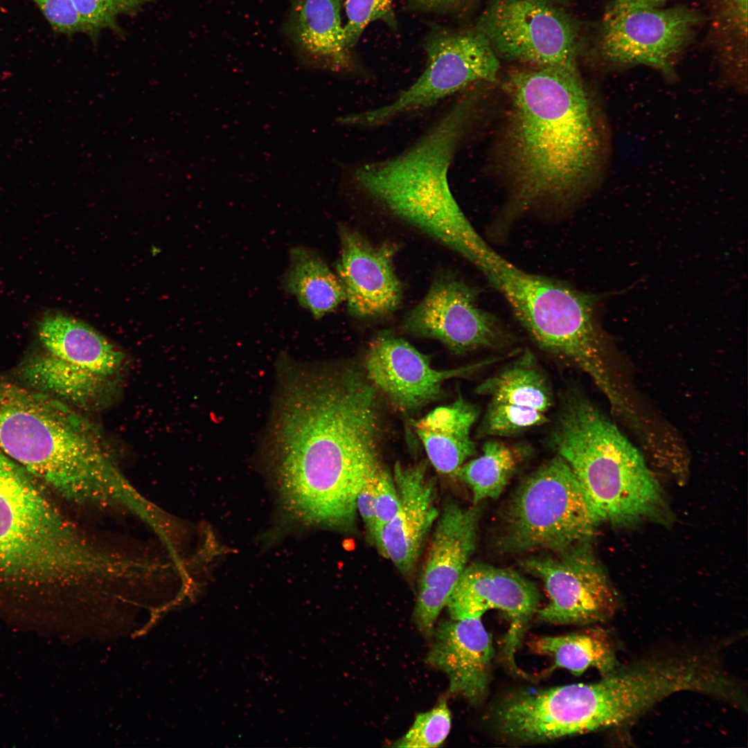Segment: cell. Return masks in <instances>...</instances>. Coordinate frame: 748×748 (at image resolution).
<instances>
[{"label":"cell","mask_w":748,"mask_h":748,"mask_svg":"<svg viewBox=\"0 0 748 748\" xmlns=\"http://www.w3.org/2000/svg\"><path fill=\"white\" fill-rule=\"evenodd\" d=\"M377 391L348 364L303 366L278 379L265 443L280 499L295 519L354 526L361 488L385 468Z\"/></svg>","instance_id":"1"},{"label":"cell","mask_w":748,"mask_h":748,"mask_svg":"<svg viewBox=\"0 0 748 748\" xmlns=\"http://www.w3.org/2000/svg\"><path fill=\"white\" fill-rule=\"evenodd\" d=\"M504 89L509 100L502 148L511 188L507 216L575 202L587 190L599 148L577 68L517 69Z\"/></svg>","instance_id":"2"},{"label":"cell","mask_w":748,"mask_h":748,"mask_svg":"<svg viewBox=\"0 0 748 748\" xmlns=\"http://www.w3.org/2000/svg\"><path fill=\"white\" fill-rule=\"evenodd\" d=\"M0 449L66 499L102 507L121 472L100 433L66 403L0 377Z\"/></svg>","instance_id":"3"},{"label":"cell","mask_w":748,"mask_h":748,"mask_svg":"<svg viewBox=\"0 0 748 748\" xmlns=\"http://www.w3.org/2000/svg\"><path fill=\"white\" fill-rule=\"evenodd\" d=\"M477 100L467 93L409 149L355 172L360 187L388 211L469 261L483 240L454 199L447 175Z\"/></svg>","instance_id":"4"},{"label":"cell","mask_w":748,"mask_h":748,"mask_svg":"<svg viewBox=\"0 0 748 748\" xmlns=\"http://www.w3.org/2000/svg\"><path fill=\"white\" fill-rule=\"evenodd\" d=\"M546 443L569 465L600 523L630 525L664 510L661 486L641 452L576 387L561 393Z\"/></svg>","instance_id":"5"},{"label":"cell","mask_w":748,"mask_h":748,"mask_svg":"<svg viewBox=\"0 0 748 748\" xmlns=\"http://www.w3.org/2000/svg\"><path fill=\"white\" fill-rule=\"evenodd\" d=\"M35 479L0 449V580L44 584L111 578L116 555L82 538Z\"/></svg>","instance_id":"6"},{"label":"cell","mask_w":748,"mask_h":748,"mask_svg":"<svg viewBox=\"0 0 748 748\" xmlns=\"http://www.w3.org/2000/svg\"><path fill=\"white\" fill-rule=\"evenodd\" d=\"M474 265L504 296L542 350L584 372L605 398L617 393L620 377L596 320L599 296L523 271L488 244Z\"/></svg>","instance_id":"7"},{"label":"cell","mask_w":748,"mask_h":748,"mask_svg":"<svg viewBox=\"0 0 748 748\" xmlns=\"http://www.w3.org/2000/svg\"><path fill=\"white\" fill-rule=\"evenodd\" d=\"M600 524L571 469L555 454L508 499L495 544L508 553H561L589 544Z\"/></svg>","instance_id":"8"},{"label":"cell","mask_w":748,"mask_h":748,"mask_svg":"<svg viewBox=\"0 0 748 748\" xmlns=\"http://www.w3.org/2000/svg\"><path fill=\"white\" fill-rule=\"evenodd\" d=\"M427 62L420 76L391 103L344 116L345 125L375 127L426 109L481 81L495 80L499 61L478 30L443 33L427 46Z\"/></svg>","instance_id":"9"},{"label":"cell","mask_w":748,"mask_h":748,"mask_svg":"<svg viewBox=\"0 0 748 748\" xmlns=\"http://www.w3.org/2000/svg\"><path fill=\"white\" fill-rule=\"evenodd\" d=\"M476 29L498 57L533 66L577 68L576 24L550 0H495Z\"/></svg>","instance_id":"10"},{"label":"cell","mask_w":748,"mask_h":748,"mask_svg":"<svg viewBox=\"0 0 748 748\" xmlns=\"http://www.w3.org/2000/svg\"><path fill=\"white\" fill-rule=\"evenodd\" d=\"M521 566L540 579L549 601L536 614L543 622L588 625L611 618L616 593L591 552L589 544L524 559Z\"/></svg>","instance_id":"11"},{"label":"cell","mask_w":748,"mask_h":748,"mask_svg":"<svg viewBox=\"0 0 748 748\" xmlns=\"http://www.w3.org/2000/svg\"><path fill=\"white\" fill-rule=\"evenodd\" d=\"M477 290L449 273L434 280L422 300L405 316L402 328L436 339L456 355L499 349L513 340L499 320L478 305Z\"/></svg>","instance_id":"12"},{"label":"cell","mask_w":748,"mask_h":748,"mask_svg":"<svg viewBox=\"0 0 748 748\" xmlns=\"http://www.w3.org/2000/svg\"><path fill=\"white\" fill-rule=\"evenodd\" d=\"M697 22V15L686 8L615 0L603 16L600 50L612 61L665 67L687 44Z\"/></svg>","instance_id":"13"},{"label":"cell","mask_w":748,"mask_h":748,"mask_svg":"<svg viewBox=\"0 0 748 748\" xmlns=\"http://www.w3.org/2000/svg\"><path fill=\"white\" fill-rule=\"evenodd\" d=\"M476 392L489 399L478 438L515 436L545 425L554 401L546 373L528 349L483 380Z\"/></svg>","instance_id":"14"},{"label":"cell","mask_w":748,"mask_h":748,"mask_svg":"<svg viewBox=\"0 0 748 748\" xmlns=\"http://www.w3.org/2000/svg\"><path fill=\"white\" fill-rule=\"evenodd\" d=\"M481 508H464L447 501L438 522L420 574L413 612L415 623L431 637L438 616L473 553Z\"/></svg>","instance_id":"15"},{"label":"cell","mask_w":748,"mask_h":748,"mask_svg":"<svg viewBox=\"0 0 748 748\" xmlns=\"http://www.w3.org/2000/svg\"><path fill=\"white\" fill-rule=\"evenodd\" d=\"M540 595L536 586L513 570L483 563L467 565L446 605L452 619L481 617L489 609L502 612L510 621L504 652L509 667L526 674L515 655L526 627L538 609Z\"/></svg>","instance_id":"16"},{"label":"cell","mask_w":748,"mask_h":748,"mask_svg":"<svg viewBox=\"0 0 748 748\" xmlns=\"http://www.w3.org/2000/svg\"><path fill=\"white\" fill-rule=\"evenodd\" d=\"M505 357H491L455 368L436 370L428 357L407 341L381 332L368 346L365 374L394 405L412 411L438 399L445 380L466 377Z\"/></svg>","instance_id":"17"},{"label":"cell","mask_w":748,"mask_h":748,"mask_svg":"<svg viewBox=\"0 0 748 748\" xmlns=\"http://www.w3.org/2000/svg\"><path fill=\"white\" fill-rule=\"evenodd\" d=\"M339 235L341 252L336 269L345 290L348 312L359 318L393 312L403 297L393 264L395 248L387 244L374 245L344 225L339 227Z\"/></svg>","instance_id":"18"},{"label":"cell","mask_w":748,"mask_h":748,"mask_svg":"<svg viewBox=\"0 0 748 748\" xmlns=\"http://www.w3.org/2000/svg\"><path fill=\"white\" fill-rule=\"evenodd\" d=\"M427 463L420 461L394 465L393 480L400 508L391 521L378 533L375 545L404 576H411L419 560L426 537L436 521V484L427 474Z\"/></svg>","instance_id":"19"},{"label":"cell","mask_w":748,"mask_h":748,"mask_svg":"<svg viewBox=\"0 0 748 748\" xmlns=\"http://www.w3.org/2000/svg\"><path fill=\"white\" fill-rule=\"evenodd\" d=\"M427 662L443 671L450 693L474 705L486 697L494 648L481 617L440 621L434 628Z\"/></svg>","instance_id":"20"},{"label":"cell","mask_w":748,"mask_h":748,"mask_svg":"<svg viewBox=\"0 0 748 748\" xmlns=\"http://www.w3.org/2000/svg\"><path fill=\"white\" fill-rule=\"evenodd\" d=\"M37 334L43 350L89 371L112 377L123 363V353L102 334L62 313L46 314Z\"/></svg>","instance_id":"21"},{"label":"cell","mask_w":748,"mask_h":748,"mask_svg":"<svg viewBox=\"0 0 748 748\" xmlns=\"http://www.w3.org/2000/svg\"><path fill=\"white\" fill-rule=\"evenodd\" d=\"M479 415V409L459 395L452 404L437 407L412 421L430 463L438 473L456 477L465 461L476 453L470 431Z\"/></svg>","instance_id":"22"},{"label":"cell","mask_w":748,"mask_h":748,"mask_svg":"<svg viewBox=\"0 0 748 748\" xmlns=\"http://www.w3.org/2000/svg\"><path fill=\"white\" fill-rule=\"evenodd\" d=\"M20 383L65 403L93 407L106 402L113 389L111 377L63 361L42 349L22 362Z\"/></svg>","instance_id":"23"},{"label":"cell","mask_w":748,"mask_h":748,"mask_svg":"<svg viewBox=\"0 0 748 748\" xmlns=\"http://www.w3.org/2000/svg\"><path fill=\"white\" fill-rule=\"evenodd\" d=\"M341 1L297 0L292 20V32L299 46L334 71L350 65L341 21Z\"/></svg>","instance_id":"24"},{"label":"cell","mask_w":748,"mask_h":748,"mask_svg":"<svg viewBox=\"0 0 748 748\" xmlns=\"http://www.w3.org/2000/svg\"><path fill=\"white\" fill-rule=\"evenodd\" d=\"M528 646L536 654L551 657L553 668H564L576 676L589 668H596L604 676L619 666L609 636L599 627L536 637L528 642Z\"/></svg>","instance_id":"25"},{"label":"cell","mask_w":748,"mask_h":748,"mask_svg":"<svg viewBox=\"0 0 748 748\" xmlns=\"http://www.w3.org/2000/svg\"><path fill=\"white\" fill-rule=\"evenodd\" d=\"M283 283L285 289L315 318L323 317L346 301L337 275L316 253L303 247L291 250Z\"/></svg>","instance_id":"26"},{"label":"cell","mask_w":748,"mask_h":748,"mask_svg":"<svg viewBox=\"0 0 748 748\" xmlns=\"http://www.w3.org/2000/svg\"><path fill=\"white\" fill-rule=\"evenodd\" d=\"M529 449L526 445L497 439L485 442L481 454L464 463L456 474L470 488L474 505L486 499H497L529 454Z\"/></svg>","instance_id":"27"},{"label":"cell","mask_w":748,"mask_h":748,"mask_svg":"<svg viewBox=\"0 0 748 748\" xmlns=\"http://www.w3.org/2000/svg\"><path fill=\"white\" fill-rule=\"evenodd\" d=\"M451 713L445 700L432 709L418 714L411 728L393 744L395 747L430 748L439 747L451 729Z\"/></svg>","instance_id":"28"},{"label":"cell","mask_w":748,"mask_h":748,"mask_svg":"<svg viewBox=\"0 0 748 748\" xmlns=\"http://www.w3.org/2000/svg\"><path fill=\"white\" fill-rule=\"evenodd\" d=\"M95 35L104 28L117 30L116 20L132 13L152 0H71Z\"/></svg>","instance_id":"29"},{"label":"cell","mask_w":748,"mask_h":748,"mask_svg":"<svg viewBox=\"0 0 748 748\" xmlns=\"http://www.w3.org/2000/svg\"><path fill=\"white\" fill-rule=\"evenodd\" d=\"M393 0H346V23L344 26L346 44L350 50L369 24L385 15Z\"/></svg>","instance_id":"30"},{"label":"cell","mask_w":748,"mask_h":748,"mask_svg":"<svg viewBox=\"0 0 748 748\" xmlns=\"http://www.w3.org/2000/svg\"><path fill=\"white\" fill-rule=\"evenodd\" d=\"M56 30L66 34L93 33L81 17L71 0H33Z\"/></svg>","instance_id":"31"},{"label":"cell","mask_w":748,"mask_h":748,"mask_svg":"<svg viewBox=\"0 0 748 748\" xmlns=\"http://www.w3.org/2000/svg\"><path fill=\"white\" fill-rule=\"evenodd\" d=\"M399 508L400 500L393 475L385 468L379 476L375 490L377 535L380 529L395 516Z\"/></svg>","instance_id":"32"},{"label":"cell","mask_w":748,"mask_h":748,"mask_svg":"<svg viewBox=\"0 0 748 748\" xmlns=\"http://www.w3.org/2000/svg\"><path fill=\"white\" fill-rule=\"evenodd\" d=\"M382 471L373 475L365 482L357 495L356 502L357 512L359 514L373 543L375 542L377 535L375 490Z\"/></svg>","instance_id":"33"},{"label":"cell","mask_w":748,"mask_h":748,"mask_svg":"<svg viewBox=\"0 0 748 748\" xmlns=\"http://www.w3.org/2000/svg\"><path fill=\"white\" fill-rule=\"evenodd\" d=\"M458 0H414L417 5L428 10H444L454 6Z\"/></svg>","instance_id":"34"},{"label":"cell","mask_w":748,"mask_h":748,"mask_svg":"<svg viewBox=\"0 0 748 748\" xmlns=\"http://www.w3.org/2000/svg\"><path fill=\"white\" fill-rule=\"evenodd\" d=\"M642 1H645L646 3H648L659 6V5L664 3L667 0H642Z\"/></svg>","instance_id":"35"}]
</instances>
